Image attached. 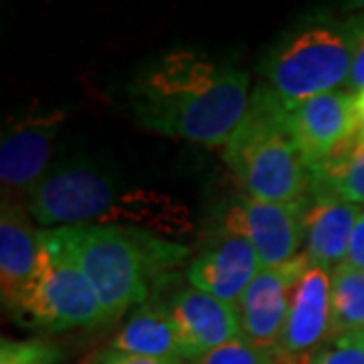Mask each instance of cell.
I'll list each match as a JSON object with an SVG mask.
<instances>
[{
	"mask_svg": "<svg viewBox=\"0 0 364 364\" xmlns=\"http://www.w3.org/2000/svg\"><path fill=\"white\" fill-rule=\"evenodd\" d=\"M249 75L205 53L174 49L146 61L126 85L134 119L150 132L227 146L247 114Z\"/></svg>",
	"mask_w": 364,
	"mask_h": 364,
	"instance_id": "6da1fadb",
	"label": "cell"
},
{
	"mask_svg": "<svg viewBox=\"0 0 364 364\" xmlns=\"http://www.w3.org/2000/svg\"><path fill=\"white\" fill-rule=\"evenodd\" d=\"M31 217L43 227L116 225L178 239L193 231L191 210L166 193L126 186L102 164L65 158L51 166L26 196Z\"/></svg>",
	"mask_w": 364,
	"mask_h": 364,
	"instance_id": "7a4b0ae2",
	"label": "cell"
},
{
	"mask_svg": "<svg viewBox=\"0 0 364 364\" xmlns=\"http://www.w3.org/2000/svg\"><path fill=\"white\" fill-rule=\"evenodd\" d=\"M39 235L45 247L77 265L90 279L109 324L148 301L150 286L162 272L188 255L178 241L116 225H71Z\"/></svg>",
	"mask_w": 364,
	"mask_h": 364,
	"instance_id": "3957f363",
	"label": "cell"
},
{
	"mask_svg": "<svg viewBox=\"0 0 364 364\" xmlns=\"http://www.w3.org/2000/svg\"><path fill=\"white\" fill-rule=\"evenodd\" d=\"M225 162L245 193L267 203L304 198L310 170L289 124V105L269 87L251 93L249 109L225 146Z\"/></svg>",
	"mask_w": 364,
	"mask_h": 364,
	"instance_id": "277c9868",
	"label": "cell"
},
{
	"mask_svg": "<svg viewBox=\"0 0 364 364\" xmlns=\"http://www.w3.org/2000/svg\"><path fill=\"white\" fill-rule=\"evenodd\" d=\"M352 37L348 25L308 21L286 31L267 51L261 73L287 105L332 93L348 83Z\"/></svg>",
	"mask_w": 364,
	"mask_h": 364,
	"instance_id": "5b68a950",
	"label": "cell"
},
{
	"mask_svg": "<svg viewBox=\"0 0 364 364\" xmlns=\"http://www.w3.org/2000/svg\"><path fill=\"white\" fill-rule=\"evenodd\" d=\"M6 314L18 326L43 332L109 324L90 279L43 243L35 272Z\"/></svg>",
	"mask_w": 364,
	"mask_h": 364,
	"instance_id": "8992f818",
	"label": "cell"
},
{
	"mask_svg": "<svg viewBox=\"0 0 364 364\" xmlns=\"http://www.w3.org/2000/svg\"><path fill=\"white\" fill-rule=\"evenodd\" d=\"M306 200L267 203L253 196H241L223 208L221 229L241 235L257 251L261 267H279L296 259L301 243Z\"/></svg>",
	"mask_w": 364,
	"mask_h": 364,
	"instance_id": "52a82bcc",
	"label": "cell"
},
{
	"mask_svg": "<svg viewBox=\"0 0 364 364\" xmlns=\"http://www.w3.org/2000/svg\"><path fill=\"white\" fill-rule=\"evenodd\" d=\"M61 124V112L37 109L14 117L4 126L0 142V182L2 191L11 193L6 200H14V195H31L51 170Z\"/></svg>",
	"mask_w": 364,
	"mask_h": 364,
	"instance_id": "ba28073f",
	"label": "cell"
},
{
	"mask_svg": "<svg viewBox=\"0 0 364 364\" xmlns=\"http://www.w3.org/2000/svg\"><path fill=\"white\" fill-rule=\"evenodd\" d=\"M308 263L310 259L306 253H299L286 265L261 267L241 299L235 304L241 322V336L253 346L277 350L284 336L294 289Z\"/></svg>",
	"mask_w": 364,
	"mask_h": 364,
	"instance_id": "9c48e42d",
	"label": "cell"
},
{
	"mask_svg": "<svg viewBox=\"0 0 364 364\" xmlns=\"http://www.w3.org/2000/svg\"><path fill=\"white\" fill-rule=\"evenodd\" d=\"M289 124L312 176L356 136L354 93L332 91L289 105Z\"/></svg>",
	"mask_w": 364,
	"mask_h": 364,
	"instance_id": "30bf717a",
	"label": "cell"
},
{
	"mask_svg": "<svg viewBox=\"0 0 364 364\" xmlns=\"http://www.w3.org/2000/svg\"><path fill=\"white\" fill-rule=\"evenodd\" d=\"M259 269V255L247 239L219 227L188 263L186 282L227 304H237Z\"/></svg>",
	"mask_w": 364,
	"mask_h": 364,
	"instance_id": "8fae6325",
	"label": "cell"
},
{
	"mask_svg": "<svg viewBox=\"0 0 364 364\" xmlns=\"http://www.w3.org/2000/svg\"><path fill=\"white\" fill-rule=\"evenodd\" d=\"M181 338L182 360L193 363L203 354L241 338V322L235 304L193 286L178 289L168 301Z\"/></svg>",
	"mask_w": 364,
	"mask_h": 364,
	"instance_id": "7c38bea8",
	"label": "cell"
},
{
	"mask_svg": "<svg viewBox=\"0 0 364 364\" xmlns=\"http://www.w3.org/2000/svg\"><path fill=\"white\" fill-rule=\"evenodd\" d=\"M332 272L322 265L308 263L299 275L291 306L287 314L284 336L277 352L291 358H310L330 340Z\"/></svg>",
	"mask_w": 364,
	"mask_h": 364,
	"instance_id": "4fadbf2b",
	"label": "cell"
},
{
	"mask_svg": "<svg viewBox=\"0 0 364 364\" xmlns=\"http://www.w3.org/2000/svg\"><path fill=\"white\" fill-rule=\"evenodd\" d=\"M28 208L2 198L0 210V296L9 312L37 267L41 251L39 231L33 227Z\"/></svg>",
	"mask_w": 364,
	"mask_h": 364,
	"instance_id": "5bb4252c",
	"label": "cell"
},
{
	"mask_svg": "<svg viewBox=\"0 0 364 364\" xmlns=\"http://www.w3.org/2000/svg\"><path fill=\"white\" fill-rule=\"evenodd\" d=\"M363 208L328 191H318L306 205V257L310 263L334 269L344 263L350 237Z\"/></svg>",
	"mask_w": 364,
	"mask_h": 364,
	"instance_id": "9a60e30c",
	"label": "cell"
},
{
	"mask_svg": "<svg viewBox=\"0 0 364 364\" xmlns=\"http://www.w3.org/2000/svg\"><path fill=\"white\" fill-rule=\"evenodd\" d=\"M109 346L138 356L184 363L178 330L172 320L168 304L164 301L148 299L138 306L119 328Z\"/></svg>",
	"mask_w": 364,
	"mask_h": 364,
	"instance_id": "2e32d148",
	"label": "cell"
},
{
	"mask_svg": "<svg viewBox=\"0 0 364 364\" xmlns=\"http://www.w3.org/2000/svg\"><path fill=\"white\" fill-rule=\"evenodd\" d=\"M332 328L330 338L364 332V272L350 263H340L332 269L330 287Z\"/></svg>",
	"mask_w": 364,
	"mask_h": 364,
	"instance_id": "e0dca14e",
	"label": "cell"
},
{
	"mask_svg": "<svg viewBox=\"0 0 364 364\" xmlns=\"http://www.w3.org/2000/svg\"><path fill=\"white\" fill-rule=\"evenodd\" d=\"M320 191H328L358 207L364 205V138L354 136L324 166L312 172Z\"/></svg>",
	"mask_w": 364,
	"mask_h": 364,
	"instance_id": "ac0fdd59",
	"label": "cell"
},
{
	"mask_svg": "<svg viewBox=\"0 0 364 364\" xmlns=\"http://www.w3.org/2000/svg\"><path fill=\"white\" fill-rule=\"evenodd\" d=\"M61 358L63 352L51 340H0V364H57Z\"/></svg>",
	"mask_w": 364,
	"mask_h": 364,
	"instance_id": "d6986e66",
	"label": "cell"
},
{
	"mask_svg": "<svg viewBox=\"0 0 364 364\" xmlns=\"http://www.w3.org/2000/svg\"><path fill=\"white\" fill-rule=\"evenodd\" d=\"M191 364H277V352L257 348L241 336L203 354Z\"/></svg>",
	"mask_w": 364,
	"mask_h": 364,
	"instance_id": "ffe728a7",
	"label": "cell"
},
{
	"mask_svg": "<svg viewBox=\"0 0 364 364\" xmlns=\"http://www.w3.org/2000/svg\"><path fill=\"white\" fill-rule=\"evenodd\" d=\"M310 364H364V332L330 338Z\"/></svg>",
	"mask_w": 364,
	"mask_h": 364,
	"instance_id": "44dd1931",
	"label": "cell"
},
{
	"mask_svg": "<svg viewBox=\"0 0 364 364\" xmlns=\"http://www.w3.org/2000/svg\"><path fill=\"white\" fill-rule=\"evenodd\" d=\"M352 37V69L346 87L354 93L364 91V18L348 25Z\"/></svg>",
	"mask_w": 364,
	"mask_h": 364,
	"instance_id": "7402d4cb",
	"label": "cell"
},
{
	"mask_svg": "<svg viewBox=\"0 0 364 364\" xmlns=\"http://www.w3.org/2000/svg\"><path fill=\"white\" fill-rule=\"evenodd\" d=\"M81 364H182L174 360H160V358H148V356H138L130 352H122L107 346L102 350L93 352Z\"/></svg>",
	"mask_w": 364,
	"mask_h": 364,
	"instance_id": "603a6c76",
	"label": "cell"
},
{
	"mask_svg": "<svg viewBox=\"0 0 364 364\" xmlns=\"http://www.w3.org/2000/svg\"><path fill=\"white\" fill-rule=\"evenodd\" d=\"M346 263H350L352 267L363 269L364 272V210L358 217L356 227L352 231L350 245H348V253H346Z\"/></svg>",
	"mask_w": 364,
	"mask_h": 364,
	"instance_id": "cb8c5ba5",
	"label": "cell"
},
{
	"mask_svg": "<svg viewBox=\"0 0 364 364\" xmlns=\"http://www.w3.org/2000/svg\"><path fill=\"white\" fill-rule=\"evenodd\" d=\"M354 119H356V136L364 138V91L354 93Z\"/></svg>",
	"mask_w": 364,
	"mask_h": 364,
	"instance_id": "d4e9b609",
	"label": "cell"
}]
</instances>
